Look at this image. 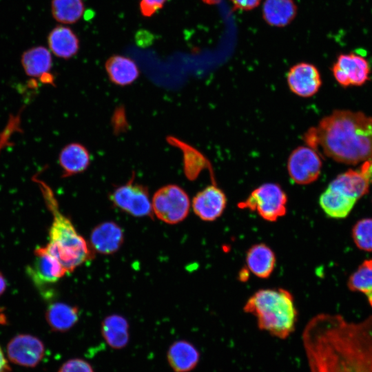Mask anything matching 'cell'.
I'll list each match as a JSON object with an SVG mask.
<instances>
[{
  "instance_id": "6da1fadb",
  "label": "cell",
  "mask_w": 372,
  "mask_h": 372,
  "mask_svg": "<svg viewBox=\"0 0 372 372\" xmlns=\"http://www.w3.org/2000/svg\"><path fill=\"white\" fill-rule=\"evenodd\" d=\"M310 372H372V315L359 322L319 314L304 328Z\"/></svg>"
},
{
  "instance_id": "7a4b0ae2",
  "label": "cell",
  "mask_w": 372,
  "mask_h": 372,
  "mask_svg": "<svg viewBox=\"0 0 372 372\" xmlns=\"http://www.w3.org/2000/svg\"><path fill=\"white\" fill-rule=\"evenodd\" d=\"M309 147L345 164L372 159V117L360 112L335 110L304 135Z\"/></svg>"
},
{
  "instance_id": "3957f363",
  "label": "cell",
  "mask_w": 372,
  "mask_h": 372,
  "mask_svg": "<svg viewBox=\"0 0 372 372\" xmlns=\"http://www.w3.org/2000/svg\"><path fill=\"white\" fill-rule=\"evenodd\" d=\"M34 179L40 185L53 216L49 230V242L45 247L61 262L67 272H72L93 257L92 250L72 222L59 211L50 188L42 180L34 177Z\"/></svg>"
},
{
  "instance_id": "277c9868",
  "label": "cell",
  "mask_w": 372,
  "mask_h": 372,
  "mask_svg": "<svg viewBox=\"0 0 372 372\" xmlns=\"http://www.w3.org/2000/svg\"><path fill=\"white\" fill-rule=\"evenodd\" d=\"M243 309L256 318L260 329L279 338H286L295 329L298 312L292 294L286 289H260L248 299Z\"/></svg>"
},
{
  "instance_id": "5b68a950",
  "label": "cell",
  "mask_w": 372,
  "mask_h": 372,
  "mask_svg": "<svg viewBox=\"0 0 372 372\" xmlns=\"http://www.w3.org/2000/svg\"><path fill=\"white\" fill-rule=\"evenodd\" d=\"M287 203V196L282 187L278 184L267 183L252 191L238 207L256 211L265 220L276 221L285 215Z\"/></svg>"
},
{
  "instance_id": "8992f818",
  "label": "cell",
  "mask_w": 372,
  "mask_h": 372,
  "mask_svg": "<svg viewBox=\"0 0 372 372\" xmlns=\"http://www.w3.org/2000/svg\"><path fill=\"white\" fill-rule=\"evenodd\" d=\"M155 216L167 224H176L188 215L190 201L187 194L176 185H167L158 189L152 200Z\"/></svg>"
},
{
  "instance_id": "52a82bcc",
  "label": "cell",
  "mask_w": 372,
  "mask_h": 372,
  "mask_svg": "<svg viewBox=\"0 0 372 372\" xmlns=\"http://www.w3.org/2000/svg\"><path fill=\"white\" fill-rule=\"evenodd\" d=\"M110 199L115 207L132 216H152V200L147 187L135 183L134 174L127 183L113 190Z\"/></svg>"
},
{
  "instance_id": "ba28073f",
  "label": "cell",
  "mask_w": 372,
  "mask_h": 372,
  "mask_svg": "<svg viewBox=\"0 0 372 372\" xmlns=\"http://www.w3.org/2000/svg\"><path fill=\"white\" fill-rule=\"evenodd\" d=\"M322 165V161L316 150L309 146H300L290 154L287 170L294 183L307 185L318 178Z\"/></svg>"
},
{
  "instance_id": "9c48e42d",
  "label": "cell",
  "mask_w": 372,
  "mask_h": 372,
  "mask_svg": "<svg viewBox=\"0 0 372 372\" xmlns=\"http://www.w3.org/2000/svg\"><path fill=\"white\" fill-rule=\"evenodd\" d=\"M45 346L37 337L30 334H18L8 343V360L19 366L32 368L42 360Z\"/></svg>"
},
{
  "instance_id": "30bf717a",
  "label": "cell",
  "mask_w": 372,
  "mask_h": 372,
  "mask_svg": "<svg viewBox=\"0 0 372 372\" xmlns=\"http://www.w3.org/2000/svg\"><path fill=\"white\" fill-rule=\"evenodd\" d=\"M332 72L335 80L342 86H358L369 79L370 67L363 56L351 52L338 56L332 67Z\"/></svg>"
},
{
  "instance_id": "8fae6325",
  "label": "cell",
  "mask_w": 372,
  "mask_h": 372,
  "mask_svg": "<svg viewBox=\"0 0 372 372\" xmlns=\"http://www.w3.org/2000/svg\"><path fill=\"white\" fill-rule=\"evenodd\" d=\"M28 275L39 287L54 283L63 277L67 271L61 262L45 247L34 250V259L27 268Z\"/></svg>"
},
{
  "instance_id": "7c38bea8",
  "label": "cell",
  "mask_w": 372,
  "mask_h": 372,
  "mask_svg": "<svg viewBox=\"0 0 372 372\" xmlns=\"http://www.w3.org/2000/svg\"><path fill=\"white\" fill-rule=\"evenodd\" d=\"M287 80L291 91L301 97L314 95L322 84L318 69L307 63H300L291 68Z\"/></svg>"
},
{
  "instance_id": "4fadbf2b",
  "label": "cell",
  "mask_w": 372,
  "mask_h": 372,
  "mask_svg": "<svg viewBox=\"0 0 372 372\" xmlns=\"http://www.w3.org/2000/svg\"><path fill=\"white\" fill-rule=\"evenodd\" d=\"M227 205L225 193L216 185H211L199 192L193 198L194 213L201 220L213 221L219 218Z\"/></svg>"
},
{
  "instance_id": "5bb4252c",
  "label": "cell",
  "mask_w": 372,
  "mask_h": 372,
  "mask_svg": "<svg viewBox=\"0 0 372 372\" xmlns=\"http://www.w3.org/2000/svg\"><path fill=\"white\" fill-rule=\"evenodd\" d=\"M124 240L122 228L113 221L103 222L96 225L90 237V247L95 252L110 255L116 252Z\"/></svg>"
},
{
  "instance_id": "9a60e30c",
  "label": "cell",
  "mask_w": 372,
  "mask_h": 372,
  "mask_svg": "<svg viewBox=\"0 0 372 372\" xmlns=\"http://www.w3.org/2000/svg\"><path fill=\"white\" fill-rule=\"evenodd\" d=\"M21 63L28 76L41 78L44 83H53V76L49 72L52 56L47 48L37 46L28 50L22 55Z\"/></svg>"
},
{
  "instance_id": "2e32d148",
  "label": "cell",
  "mask_w": 372,
  "mask_h": 372,
  "mask_svg": "<svg viewBox=\"0 0 372 372\" xmlns=\"http://www.w3.org/2000/svg\"><path fill=\"white\" fill-rule=\"evenodd\" d=\"M168 364L174 372H189L198 364L199 352L189 342H174L167 351Z\"/></svg>"
},
{
  "instance_id": "e0dca14e",
  "label": "cell",
  "mask_w": 372,
  "mask_h": 372,
  "mask_svg": "<svg viewBox=\"0 0 372 372\" xmlns=\"http://www.w3.org/2000/svg\"><path fill=\"white\" fill-rule=\"evenodd\" d=\"M59 162L63 171L62 176L68 177L86 170L90 163V156L85 147L73 143L61 149Z\"/></svg>"
},
{
  "instance_id": "ac0fdd59",
  "label": "cell",
  "mask_w": 372,
  "mask_h": 372,
  "mask_svg": "<svg viewBox=\"0 0 372 372\" xmlns=\"http://www.w3.org/2000/svg\"><path fill=\"white\" fill-rule=\"evenodd\" d=\"M101 333L107 344L114 349L125 348L130 340L129 323L118 314H112L103 319Z\"/></svg>"
},
{
  "instance_id": "d6986e66",
  "label": "cell",
  "mask_w": 372,
  "mask_h": 372,
  "mask_svg": "<svg viewBox=\"0 0 372 372\" xmlns=\"http://www.w3.org/2000/svg\"><path fill=\"white\" fill-rule=\"evenodd\" d=\"M247 269L260 278H269L274 270L276 256L272 249L264 243L251 246L246 254Z\"/></svg>"
},
{
  "instance_id": "ffe728a7",
  "label": "cell",
  "mask_w": 372,
  "mask_h": 372,
  "mask_svg": "<svg viewBox=\"0 0 372 372\" xmlns=\"http://www.w3.org/2000/svg\"><path fill=\"white\" fill-rule=\"evenodd\" d=\"M45 318L52 331L66 332L77 323L79 318V310L75 306L56 302L48 307Z\"/></svg>"
},
{
  "instance_id": "44dd1931",
  "label": "cell",
  "mask_w": 372,
  "mask_h": 372,
  "mask_svg": "<svg viewBox=\"0 0 372 372\" xmlns=\"http://www.w3.org/2000/svg\"><path fill=\"white\" fill-rule=\"evenodd\" d=\"M105 70L110 81L116 85L125 86L132 83L139 75L135 62L121 55L110 56L106 61Z\"/></svg>"
},
{
  "instance_id": "7402d4cb",
  "label": "cell",
  "mask_w": 372,
  "mask_h": 372,
  "mask_svg": "<svg viewBox=\"0 0 372 372\" xmlns=\"http://www.w3.org/2000/svg\"><path fill=\"white\" fill-rule=\"evenodd\" d=\"M48 42L53 54L63 59L72 57L79 48L78 37L70 28L65 26L59 25L52 30Z\"/></svg>"
},
{
  "instance_id": "603a6c76",
  "label": "cell",
  "mask_w": 372,
  "mask_h": 372,
  "mask_svg": "<svg viewBox=\"0 0 372 372\" xmlns=\"http://www.w3.org/2000/svg\"><path fill=\"white\" fill-rule=\"evenodd\" d=\"M357 199L328 188L320 195L319 203L324 212L333 218H343L352 210Z\"/></svg>"
},
{
  "instance_id": "cb8c5ba5",
  "label": "cell",
  "mask_w": 372,
  "mask_h": 372,
  "mask_svg": "<svg viewBox=\"0 0 372 372\" xmlns=\"http://www.w3.org/2000/svg\"><path fill=\"white\" fill-rule=\"evenodd\" d=\"M329 187L358 200L368 193L369 183L360 172L349 169L333 180Z\"/></svg>"
},
{
  "instance_id": "d4e9b609",
  "label": "cell",
  "mask_w": 372,
  "mask_h": 372,
  "mask_svg": "<svg viewBox=\"0 0 372 372\" xmlns=\"http://www.w3.org/2000/svg\"><path fill=\"white\" fill-rule=\"evenodd\" d=\"M265 21L271 25L284 26L296 14V6L292 0H265L262 6Z\"/></svg>"
},
{
  "instance_id": "484cf974",
  "label": "cell",
  "mask_w": 372,
  "mask_h": 372,
  "mask_svg": "<svg viewBox=\"0 0 372 372\" xmlns=\"http://www.w3.org/2000/svg\"><path fill=\"white\" fill-rule=\"evenodd\" d=\"M51 10L55 20L62 23L71 24L81 19L84 5L82 0H52Z\"/></svg>"
},
{
  "instance_id": "4316f807",
  "label": "cell",
  "mask_w": 372,
  "mask_h": 372,
  "mask_svg": "<svg viewBox=\"0 0 372 372\" xmlns=\"http://www.w3.org/2000/svg\"><path fill=\"white\" fill-rule=\"evenodd\" d=\"M348 287L352 291L364 293L372 306V259L364 260L351 275Z\"/></svg>"
},
{
  "instance_id": "83f0119b",
  "label": "cell",
  "mask_w": 372,
  "mask_h": 372,
  "mask_svg": "<svg viewBox=\"0 0 372 372\" xmlns=\"http://www.w3.org/2000/svg\"><path fill=\"white\" fill-rule=\"evenodd\" d=\"M352 237L359 249L371 251L372 218H364L358 221L353 227Z\"/></svg>"
},
{
  "instance_id": "f1b7e54d",
  "label": "cell",
  "mask_w": 372,
  "mask_h": 372,
  "mask_svg": "<svg viewBox=\"0 0 372 372\" xmlns=\"http://www.w3.org/2000/svg\"><path fill=\"white\" fill-rule=\"evenodd\" d=\"M58 372H94V370L87 361L76 358L63 362Z\"/></svg>"
},
{
  "instance_id": "f546056e",
  "label": "cell",
  "mask_w": 372,
  "mask_h": 372,
  "mask_svg": "<svg viewBox=\"0 0 372 372\" xmlns=\"http://www.w3.org/2000/svg\"><path fill=\"white\" fill-rule=\"evenodd\" d=\"M167 0H141L140 9L145 17H150L161 9Z\"/></svg>"
},
{
  "instance_id": "4dcf8cb0",
  "label": "cell",
  "mask_w": 372,
  "mask_h": 372,
  "mask_svg": "<svg viewBox=\"0 0 372 372\" xmlns=\"http://www.w3.org/2000/svg\"><path fill=\"white\" fill-rule=\"evenodd\" d=\"M360 172L369 183H372V159L364 161L360 167Z\"/></svg>"
},
{
  "instance_id": "1f68e13d",
  "label": "cell",
  "mask_w": 372,
  "mask_h": 372,
  "mask_svg": "<svg viewBox=\"0 0 372 372\" xmlns=\"http://www.w3.org/2000/svg\"><path fill=\"white\" fill-rule=\"evenodd\" d=\"M234 5L241 9H251L258 5L260 0H231Z\"/></svg>"
},
{
  "instance_id": "d6a6232c",
  "label": "cell",
  "mask_w": 372,
  "mask_h": 372,
  "mask_svg": "<svg viewBox=\"0 0 372 372\" xmlns=\"http://www.w3.org/2000/svg\"><path fill=\"white\" fill-rule=\"evenodd\" d=\"M0 372H11L9 360L0 347Z\"/></svg>"
},
{
  "instance_id": "836d02e7",
  "label": "cell",
  "mask_w": 372,
  "mask_h": 372,
  "mask_svg": "<svg viewBox=\"0 0 372 372\" xmlns=\"http://www.w3.org/2000/svg\"><path fill=\"white\" fill-rule=\"evenodd\" d=\"M7 287L4 276L0 271V296L4 293Z\"/></svg>"
},
{
  "instance_id": "e575fe53",
  "label": "cell",
  "mask_w": 372,
  "mask_h": 372,
  "mask_svg": "<svg viewBox=\"0 0 372 372\" xmlns=\"http://www.w3.org/2000/svg\"><path fill=\"white\" fill-rule=\"evenodd\" d=\"M248 269L242 270L240 273V280L242 281L246 280L248 278Z\"/></svg>"
}]
</instances>
